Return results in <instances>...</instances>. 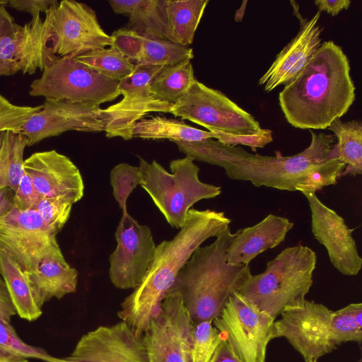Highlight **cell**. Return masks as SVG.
I'll return each instance as SVG.
<instances>
[{
	"instance_id": "obj_28",
	"label": "cell",
	"mask_w": 362,
	"mask_h": 362,
	"mask_svg": "<svg viewBox=\"0 0 362 362\" xmlns=\"http://www.w3.org/2000/svg\"><path fill=\"white\" fill-rule=\"evenodd\" d=\"M209 0H165L169 41L189 47Z\"/></svg>"
},
{
	"instance_id": "obj_34",
	"label": "cell",
	"mask_w": 362,
	"mask_h": 362,
	"mask_svg": "<svg viewBox=\"0 0 362 362\" xmlns=\"http://www.w3.org/2000/svg\"><path fill=\"white\" fill-rule=\"evenodd\" d=\"M110 177L113 196L122 209V212L125 213L127 211L128 197L140 184V168L122 163L112 169Z\"/></svg>"
},
{
	"instance_id": "obj_27",
	"label": "cell",
	"mask_w": 362,
	"mask_h": 362,
	"mask_svg": "<svg viewBox=\"0 0 362 362\" xmlns=\"http://www.w3.org/2000/svg\"><path fill=\"white\" fill-rule=\"evenodd\" d=\"M337 139L329 153V158H337L345 165L340 177L362 173V122L353 119L343 122L334 119L327 128Z\"/></svg>"
},
{
	"instance_id": "obj_50",
	"label": "cell",
	"mask_w": 362,
	"mask_h": 362,
	"mask_svg": "<svg viewBox=\"0 0 362 362\" xmlns=\"http://www.w3.org/2000/svg\"><path fill=\"white\" fill-rule=\"evenodd\" d=\"M313 362H317V361H313ZM357 362H362L361 358H360Z\"/></svg>"
},
{
	"instance_id": "obj_6",
	"label": "cell",
	"mask_w": 362,
	"mask_h": 362,
	"mask_svg": "<svg viewBox=\"0 0 362 362\" xmlns=\"http://www.w3.org/2000/svg\"><path fill=\"white\" fill-rule=\"evenodd\" d=\"M140 185L148 194L154 204L172 226L180 229L188 211L202 199L218 196V186L202 182L199 168L188 156L172 160L168 172L156 160L147 162L141 157Z\"/></svg>"
},
{
	"instance_id": "obj_21",
	"label": "cell",
	"mask_w": 362,
	"mask_h": 362,
	"mask_svg": "<svg viewBox=\"0 0 362 362\" xmlns=\"http://www.w3.org/2000/svg\"><path fill=\"white\" fill-rule=\"evenodd\" d=\"M318 11L310 20L300 23L298 34L276 56L267 71L259 79L258 84L266 91L286 85L303 70L320 47L322 29L317 23Z\"/></svg>"
},
{
	"instance_id": "obj_35",
	"label": "cell",
	"mask_w": 362,
	"mask_h": 362,
	"mask_svg": "<svg viewBox=\"0 0 362 362\" xmlns=\"http://www.w3.org/2000/svg\"><path fill=\"white\" fill-rule=\"evenodd\" d=\"M222 341L212 321L194 324L191 362H211L215 351Z\"/></svg>"
},
{
	"instance_id": "obj_49",
	"label": "cell",
	"mask_w": 362,
	"mask_h": 362,
	"mask_svg": "<svg viewBox=\"0 0 362 362\" xmlns=\"http://www.w3.org/2000/svg\"><path fill=\"white\" fill-rule=\"evenodd\" d=\"M3 134H4V132L0 133V146H1V141H2V138H3Z\"/></svg>"
},
{
	"instance_id": "obj_45",
	"label": "cell",
	"mask_w": 362,
	"mask_h": 362,
	"mask_svg": "<svg viewBox=\"0 0 362 362\" xmlns=\"http://www.w3.org/2000/svg\"><path fill=\"white\" fill-rule=\"evenodd\" d=\"M12 192L8 187L0 189V223L13 207Z\"/></svg>"
},
{
	"instance_id": "obj_31",
	"label": "cell",
	"mask_w": 362,
	"mask_h": 362,
	"mask_svg": "<svg viewBox=\"0 0 362 362\" xmlns=\"http://www.w3.org/2000/svg\"><path fill=\"white\" fill-rule=\"evenodd\" d=\"M27 138L21 132H5L0 146V189L17 190L25 173L23 154Z\"/></svg>"
},
{
	"instance_id": "obj_26",
	"label": "cell",
	"mask_w": 362,
	"mask_h": 362,
	"mask_svg": "<svg viewBox=\"0 0 362 362\" xmlns=\"http://www.w3.org/2000/svg\"><path fill=\"white\" fill-rule=\"evenodd\" d=\"M0 275L3 278L18 315L32 322L42 313L28 276L14 257L0 246Z\"/></svg>"
},
{
	"instance_id": "obj_46",
	"label": "cell",
	"mask_w": 362,
	"mask_h": 362,
	"mask_svg": "<svg viewBox=\"0 0 362 362\" xmlns=\"http://www.w3.org/2000/svg\"><path fill=\"white\" fill-rule=\"evenodd\" d=\"M0 362H28V360L0 350Z\"/></svg>"
},
{
	"instance_id": "obj_37",
	"label": "cell",
	"mask_w": 362,
	"mask_h": 362,
	"mask_svg": "<svg viewBox=\"0 0 362 362\" xmlns=\"http://www.w3.org/2000/svg\"><path fill=\"white\" fill-rule=\"evenodd\" d=\"M73 204L64 198L41 197L35 210L45 223L58 233L69 218Z\"/></svg>"
},
{
	"instance_id": "obj_13",
	"label": "cell",
	"mask_w": 362,
	"mask_h": 362,
	"mask_svg": "<svg viewBox=\"0 0 362 362\" xmlns=\"http://www.w3.org/2000/svg\"><path fill=\"white\" fill-rule=\"evenodd\" d=\"M57 8V7H56ZM51 8L42 20L40 16L14 30L0 40V76L21 71L33 74L44 71L59 57L51 48V27L54 11Z\"/></svg>"
},
{
	"instance_id": "obj_14",
	"label": "cell",
	"mask_w": 362,
	"mask_h": 362,
	"mask_svg": "<svg viewBox=\"0 0 362 362\" xmlns=\"http://www.w3.org/2000/svg\"><path fill=\"white\" fill-rule=\"evenodd\" d=\"M50 46L59 57H76L113 46L114 39L100 26L95 11L86 4L63 0L54 9Z\"/></svg>"
},
{
	"instance_id": "obj_10",
	"label": "cell",
	"mask_w": 362,
	"mask_h": 362,
	"mask_svg": "<svg viewBox=\"0 0 362 362\" xmlns=\"http://www.w3.org/2000/svg\"><path fill=\"white\" fill-rule=\"evenodd\" d=\"M194 329L180 293L167 292L142 334L149 362H191Z\"/></svg>"
},
{
	"instance_id": "obj_9",
	"label": "cell",
	"mask_w": 362,
	"mask_h": 362,
	"mask_svg": "<svg viewBox=\"0 0 362 362\" xmlns=\"http://www.w3.org/2000/svg\"><path fill=\"white\" fill-rule=\"evenodd\" d=\"M275 319L234 292L212 321L222 339L243 362H265Z\"/></svg>"
},
{
	"instance_id": "obj_7",
	"label": "cell",
	"mask_w": 362,
	"mask_h": 362,
	"mask_svg": "<svg viewBox=\"0 0 362 362\" xmlns=\"http://www.w3.org/2000/svg\"><path fill=\"white\" fill-rule=\"evenodd\" d=\"M119 82L100 74L75 58L58 57L31 83L29 94L100 105L118 98Z\"/></svg>"
},
{
	"instance_id": "obj_40",
	"label": "cell",
	"mask_w": 362,
	"mask_h": 362,
	"mask_svg": "<svg viewBox=\"0 0 362 362\" xmlns=\"http://www.w3.org/2000/svg\"><path fill=\"white\" fill-rule=\"evenodd\" d=\"M59 4V2L55 0H9L8 6L20 11L29 13L32 19H35L40 16V13H46Z\"/></svg>"
},
{
	"instance_id": "obj_25",
	"label": "cell",
	"mask_w": 362,
	"mask_h": 362,
	"mask_svg": "<svg viewBox=\"0 0 362 362\" xmlns=\"http://www.w3.org/2000/svg\"><path fill=\"white\" fill-rule=\"evenodd\" d=\"M117 14L129 17L128 28L145 37L169 40L165 0H110Z\"/></svg>"
},
{
	"instance_id": "obj_3",
	"label": "cell",
	"mask_w": 362,
	"mask_h": 362,
	"mask_svg": "<svg viewBox=\"0 0 362 362\" xmlns=\"http://www.w3.org/2000/svg\"><path fill=\"white\" fill-rule=\"evenodd\" d=\"M224 212L190 209L178 233L156 245L154 258L142 282L124 298L117 315L142 336L173 285L177 273L207 239L229 228Z\"/></svg>"
},
{
	"instance_id": "obj_38",
	"label": "cell",
	"mask_w": 362,
	"mask_h": 362,
	"mask_svg": "<svg viewBox=\"0 0 362 362\" xmlns=\"http://www.w3.org/2000/svg\"><path fill=\"white\" fill-rule=\"evenodd\" d=\"M211 132L216 134L217 141L232 146L245 145L250 146L253 151L257 148H263L273 141L272 131L268 129H262L257 133L252 134H236L218 130Z\"/></svg>"
},
{
	"instance_id": "obj_23",
	"label": "cell",
	"mask_w": 362,
	"mask_h": 362,
	"mask_svg": "<svg viewBox=\"0 0 362 362\" xmlns=\"http://www.w3.org/2000/svg\"><path fill=\"white\" fill-rule=\"evenodd\" d=\"M114 45L136 66H165L194 57L192 49L161 39L139 35L127 28L112 35Z\"/></svg>"
},
{
	"instance_id": "obj_44",
	"label": "cell",
	"mask_w": 362,
	"mask_h": 362,
	"mask_svg": "<svg viewBox=\"0 0 362 362\" xmlns=\"http://www.w3.org/2000/svg\"><path fill=\"white\" fill-rule=\"evenodd\" d=\"M16 23L13 16L7 11L6 6L0 7V40L10 34L15 28Z\"/></svg>"
},
{
	"instance_id": "obj_20",
	"label": "cell",
	"mask_w": 362,
	"mask_h": 362,
	"mask_svg": "<svg viewBox=\"0 0 362 362\" xmlns=\"http://www.w3.org/2000/svg\"><path fill=\"white\" fill-rule=\"evenodd\" d=\"M24 171L43 198H64L74 204L83 196L84 184L78 168L55 150L33 153L24 160Z\"/></svg>"
},
{
	"instance_id": "obj_36",
	"label": "cell",
	"mask_w": 362,
	"mask_h": 362,
	"mask_svg": "<svg viewBox=\"0 0 362 362\" xmlns=\"http://www.w3.org/2000/svg\"><path fill=\"white\" fill-rule=\"evenodd\" d=\"M42 107V105L34 107L14 105L0 94V133L21 132L28 120Z\"/></svg>"
},
{
	"instance_id": "obj_16",
	"label": "cell",
	"mask_w": 362,
	"mask_h": 362,
	"mask_svg": "<svg viewBox=\"0 0 362 362\" xmlns=\"http://www.w3.org/2000/svg\"><path fill=\"white\" fill-rule=\"evenodd\" d=\"M117 246L109 258V276L117 288H136L154 258L156 245L151 229L128 212L122 213L115 232Z\"/></svg>"
},
{
	"instance_id": "obj_42",
	"label": "cell",
	"mask_w": 362,
	"mask_h": 362,
	"mask_svg": "<svg viewBox=\"0 0 362 362\" xmlns=\"http://www.w3.org/2000/svg\"><path fill=\"white\" fill-rule=\"evenodd\" d=\"M315 6L320 12L325 11L332 16H336L343 10H346L351 5L349 0H316Z\"/></svg>"
},
{
	"instance_id": "obj_43",
	"label": "cell",
	"mask_w": 362,
	"mask_h": 362,
	"mask_svg": "<svg viewBox=\"0 0 362 362\" xmlns=\"http://www.w3.org/2000/svg\"><path fill=\"white\" fill-rule=\"evenodd\" d=\"M211 362H243L232 351L228 343L223 340L213 356Z\"/></svg>"
},
{
	"instance_id": "obj_41",
	"label": "cell",
	"mask_w": 362,
	"mask_h": 362,
	"mask_svg": "<svg viewBox=\"0 0 362 362\" xmlns=\"http://www.w3.org/2000/svg\"><path fill=\"white\" fill-rule=\"evenodd\" d=\"M16 314L6 284L0 275V320L11 323V318Z\"/></svg>"
},
{
	"instance_id": "obj_15",
	"label": "cell",
	"mask_w": 362,
	"mask_h": 362,
	"mask_svg": "<svg viewBox=\"0 0 362 362\" xmlns=\"http://www.w3.org/2000/svg\"><path fill=\"white\" fill-rule=\"evenodd\" d=\"M163 66H136L134 71L119 83L122 99L106 109L105 128L107 138L132 139L133 129L139 120L150 112L170 113L173 105L155 100L149 91V85Z\"/></svg>"
},
{
	"instance_id": "obj_12",
	"label": "cell",
	"mask_w": 362,
	"mask_h": 362,
	"mask_svg": "<svg viewBox=\"0 0 362 362\" xmlns=\"http://www.w3.org/2000/svg\"><path fill=\"white\" fill-rule=\"evenodd\" d=\"M57 234L36 210L13 206L0 223V246L28 274L44 259L64 256Z\"/></svg>"
},
{
	"instance_id": "obj_4",
	"label": "cell",
	"mask_w": 362,
	"mask_h": 362,
	"mask_svg": "<svg viewBox=\"0 0 362 362\" xmlns=\"http://www.w3.org/2000/svg\"><path fill=\"white\" fill-rule=\"evenodd\" d=\"M233 237L228 228L210 245L197 247L168 290L180 293L194 324L213 321L252 274L249 265L226 262V251Z\"/></svg>"
},
{
	"instance_id": "obj_5",
	"label": "cell",
	"mask_w": 362,
	"mask_h": 362,
	"mask_svg": "<svg viewBox=\"0 0 362 362\" xmlns=\"http://www.w3.org/2000/svg\"><path fill=\"white\" fill-rule=\"evenodd\" d=\"M316 263V254L309 247H286L236 292L276 320L286 309L304 302L313 284Z\"/></svg>"
},
{
	"instance_id": "obj_48",
	"label": "cell",
	"mask_w": 362,
	"mask_h": 362,
	"mask_svg": "<svg viewBox=\"0 0 362 362\" xmlns=\"http://www.w3.org/2000/svg\"><path fill=\"white\" fill-rule=\"evenodd\" d=\"M8 4V1L7 0H0V7L1 6H6Z\"/></svg>"
},
{
	"instance_id": "obj_29",
	"label": "cell",
	"mask_w": 362,
	"mask_h": 362,
	"mask_svg": "<svg viewBox=\"0 0 362 362\" xmlns=\"http://www.w3.org/2000/svg\"><path fill=\"white\" fill-rule=\"evenodd\" d=\"M133 136L144 139H168L173 142H194L216 139V134L211 132L194 128L183 120L162 116H152L139 120L134 127Z\"/></svg>"
},
{
	"instance_id": "obj_1",
	"label": "cell",
	"mask_w": 362,
	"mask_h": 362,
	"mask_svg": "<svg viewBox=\"0 0 362 362\" xmlns=\"http://www.w3.org/2000/svg\"><path fill=\"white\" fill-rule=\"evenodd\" d=\"M309 131L312 136L309 146L287 156L279 151L274 156L250 153L213 139L174 143L185 156L222 168L231 180L250 181L256 187L279 190L316 192L337 184L345 165L328 157L336 141L334 135Z\"/></svg>"
},
{
	"instance_id": "obj_39",
	"label": "cell",
	"mask_w": 362,
	"mask_h": 362,
	"mask_svg": "<svg viewBox=\"0 0 362 362\" xmlns=\"http://www.w3.org/2000/svg\"><path fill=\"white\" fill-rule=\"evenodd\" d=\"M41 197L35 189L30 177L25 173L21 179L17 190L14 192L13 206L21 211L35 210Z\"/></svg>"
},
{
	"instance_id": "obj_17",
	"label": "cell",
	"mask_w": 362,
	"mask_h": 362,
	"mask_svg": "<svg viewBox=\"0 0 362 362\" xmlns=\"http://www.w3.org/2000/svg\"><path fill=\"white\" fill-rule=\"evenodd\" d=\"M98 104L45 99L40 110L24 124L21 133L28 146L68 131L104 132L107 117Z\"/></svg>"
},
{
	"instance_id": "obj_19",
	"label": "cell",
	"mask_w": 362,
	"mask_h": 362,
	"mask_svg": "<svg viewBox=\"0 0 362 362\" xmlns=\"http://www.w3.org/2000/svg\"><path fill=\"white\" fill-rule=\"evenodd\" d=\"M64 362H149L142 336L123 321L83 334Z\"/></svg>"
},
{
	"instance_id": "obj_18",
	"label": "cell",
	"mask_w": 362,
	"mask_h": 362,
	"mask_svg": "<svg viewBox=\"0 0 362 362\" xmlns=\"http://www.w3.org/2000/svg\"><path fill=\"white\" fill-rule=\"evenodd\" d=\"M311 212V230L315 238L327 250L332 266L345 276H356L362 267L353 238L354 229L349 228L344 218L324 204L316 192L304 190Z\"/></svg>"
},
{
	"instance_id": "obj_22",
	"label": "cell",
	"mask_w": 362,
	"mask_h": 362,
	"mask_svg": "<svg viewBox=\"0 0 362 362\" xmlns=\"http://www.w3.org/2000/svg\"><path fill=\"white\" fill-rule=\"evenodd\" d=\"M293 226L289 219L271 214L257 224L240 229L233 233L226 251V262L232 265H249L258 255L284 242Z\"/></svg>"
},
{
	"instance_id": "obj_47",
	"label": "cell",
	"mask_w": 362,
	"mask_h": 362,
	"mask_svg": "<svg viewBox=\"0 0 362 362\" xmlns=\"http://www.w3.org/2000/svg\"><path fill=\"white\" fill-rule=\"evenodd\" d=\"M247 3V1H243L241 6L236 10L234 16V19L236 22H241L243 21Z\"/></svg>"
},
{
	"instance_id": "obj_30",
	"label": "cell",
	"mask_w": 362,
	"mask_h": 362,
	"mask_svg": "<svg viewBox=\"0 0 362 362\" xmlns=\"http://www.w3.org/2000/svg\"><path fill=\"white\" fill-rule=\"evenodd\" d=\"M196 80L191 60L163 66L149 85L151 96L156 100L175 104Z\"/></svg>"
},
{
	"instance_id": "obj_2",
	"label": "cell",
	"mask_w": 362,
	"mask_h": 362,
	"mask_svg": "<svg viewBox=\"0 0 362 362\" xmlns=\"http://www.w3.org/2000/svg\"><path fill=\"white\" fill-rule=\"evenodd\" d=\"M349 61L333 41L321 44L312 59L279 94L286 121L303 129H325L354 102Z\"/></svg>"
},
{
	"instance_id": "obj_32",
	"label": "cell",
	"mask_w": 362,
	"mask_h": 362,
	"mask_svg": "<svg viewBox=\"0 0 362 362\" xmlns=\"http://www.w3.org/2000/svg\"><path fill=\"white\" fill-rule=\"evenodd\" d=\"M74 58L100 74L118 81L130 76L136 69V65L114 46L92 50Z\"/></svg>"
},
{
	"instance_id": "obj_24",
	"label": "cell",
	"mask_w": 362,
	"mask_h": 362,
	"mask_svg": "<svg viewBox=\"0 0 362 362\" xmlns=\"http://www.w3.org/2000/svg\"><path fill=\"white\" fill-rule=\"evenodd\" d=\"M26 275L41 307L54 298L61 299L76 291L78 272L64 256L44 259L35 271Z\"/></svg>"
},
{
	"instance_id": "obj_33",
	"label": "cell",
	"mask_w": 362,
	"mask_h": 362,
	"mask_svg": "<svg viewBox=\"0 0 362 362\" xmlns=\"http://www.w3.org/2000/svg\"><path fill=\"white\" fill-rule=\"evenodd\" d=\"M0 350L25 358H35L44 362H64L63 358H57L45 350L24 342L10 322L0 320Z\"/></svg>"
},
{
	"instance_id": "obj_8",
	"label": "cell",
	"mask_w": 362,
	"mask_h": 362,
	"mask_svg": "<svg viewBox=\"0 0 362 362\" xmlns=\"http://www.w3.org/2000/svg\"><path fill=\"white\" fill-rule=\"evenodd\" d=\"M274 322V339L284 337L305 362L317 360L342 343L334 310L307 300L286 309Z\"/></svg>"
},
{
	"instance_id": "obj_11",
	"label": "cell",
	"mask_w": 362,
	"mask_h": 362,
	"mask_svg": "<svg viewBox=\"0 0 362 362\" xmlns=\"http://www.w3.org/2000/svg\"><path fill=\"white\" fill-rule=\"evenodd\" d=\"M170 114L206 128L209 132L252 134L259 123L222 92L195 80L187 93L171 108Z\"/></svg>"
}]
</instances>
